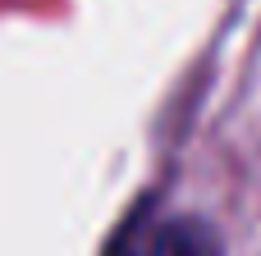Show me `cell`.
I'll list each match as a JSON object with an SVG mask.
<instances>
[{
    "label": "cell",
    "instance_id": "6da1fadb",
    "mask_svg": "<svg viewBox=\"0 0 261 256\" xmlns=\"http://www.w3.org/2000/svg\"><path fill=\"white\" fill-rule=\"evenodd\" d=\"M142 256H220V238L202 220H165Z\"/></svg>",
    "mask_w": 261,
    "mask_h": 256
}]
</instances>
